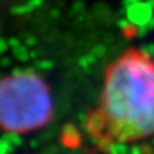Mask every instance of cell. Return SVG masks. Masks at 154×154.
Wrapping results in <instances>:
<instances>
[{"label": "cell", "mask_w": 154, "mask_h": 154, "mask_svg": "<svg viewBox=\"0 0 154 154\" xmlns=\"http://www.w3.org/2000/svg\"><path fill=\"white\" fill-rule=\"evenodd\" d=\"M84 128L100 150L154 136V57L131 46L105 67L95 107Z\"/></svg>", "instance_id": "cell-1"}, {"label": "cell", "mask_w": 154, "mask_h": 154, "mask_svg": "<svg viewBox=\"0 0 154 154\" xmlns=\"http://www.w3.org/2000/svg\"><path fill=\"white\" fill-rule=\"evenodd\" d=\"M54 117V100L48 81L32 69L0 77V130L27 135L45 128Z\"/></svg>", "instance_id": "cell-2"}]
</instances>
